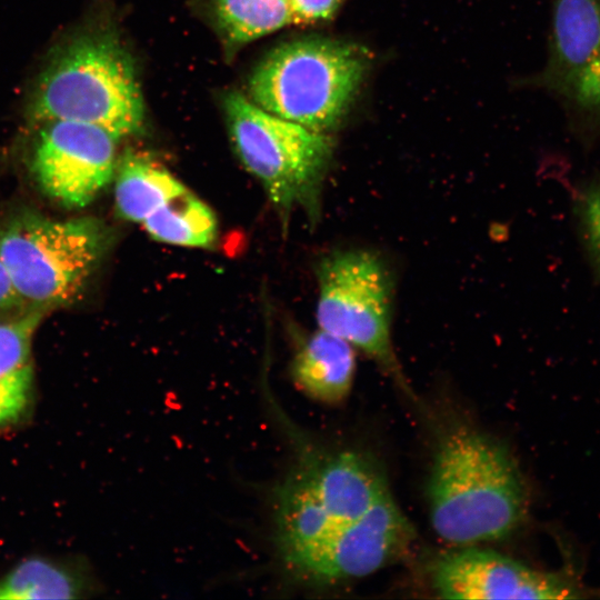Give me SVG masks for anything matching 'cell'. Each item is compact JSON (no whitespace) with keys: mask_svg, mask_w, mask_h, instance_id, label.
<instances>
[{"mask_svg":"<svg viewBox=\"0 0 600 600\" xmlns=\"http://www.w3.org/2000/svg\"><path fill=\"white\" fill-rule=\"evenodd\" d=\"M531 83L558 99L584 147L600 142V0H552L548 60Z\"/></svg>","mask_w":600,"mask_h":600,"instance_id":"obj_7","label":"cell"},{"mask_svg":"<svg viewBox=\"0 0 600 600\" xmlns=\"http://www.w3.org/2000/svg\"><path fill=\"white\" fill-rule=\"evenodd\" d=\"M427 497L436 533L463 547L509 536L528 509L524 480L510 450L463 426L440 440Z\"/></svg>","mask_w":600,"mask_h":600,"instance_id":"obj_1","label":"cell"},{"mask_svg":"<svg viewBox=\"0 0 600 600\" xmlns=\"http://www.w3.org/2000/svg\"><path fill=\"white\" fill-rule=\"evenodd\" d=\"M114 200L118 214L142 223L188 189L164 167L141 153L128 151L116 166Z\"/></svg>","mask_w":600,"mask_h":600,"instance_id":"obj_13","label":"cell"},{"mask_svg":"<svg viewBox=\"0 0 600 600\" xmlns=\"http://www.w3.org/2000/svg\"><path fill=\"white\" fill-rule=\"evenodd\" d=\"M21 303L22 300L14 291L8 272L0 260V311Z\"/></svg>","mask_w":600,"mask_h":600,"instance_id":"obj_21","label":"cell"},{"mask_svg":"<svg viewBox=\"0 0 600 600\" xmlns=\"http://www.w3.org/2000/svg\"><path fill=\"white\" fill-rule=\"evenodd\" d=\"M142 224L156 241L182 247L210 248L218 232L213 211L188 190L149 216Z\"/></svg>","mask_w":600,"mask_h":600,"instance_id":"obj_14","label":"cell"},{"mask_svg":"<svg viewBox=\"0 0 600 600\" xmlns=\"http://www.w3.org/2000/svg\"><path fill=\"white\" fill-rule=\"evenodd\" d=\"M30 111L41 122L71 120L100 127L116 139L142 129L144 107L132 60L107 32L66 41L40 73Z\"/></svg>","mask_w":600,"mask_h":600,"instance_id":"obj_2","label":"cell"},{"mask_svg":"<svg viewBox=\"0 0 600 600\" xmlns=\"http://www.w3.org/2000/svg\"><path fill=\"white\" fill-rule=\"evenodd\" d=\"M368 68L366 50L354 43L303 38L270 51L252 72L249 91L262 109L328 133L346 117Z\"/></svg>","mask_w":600,"mask_h":600,"instance_id":"obj_3","label":"cell"},{"mask_svg":"<svg viewBox=\"0 0 600 600\" xmlns=\"http://www.w3.org/2000/svg\"><path fill=\"white\" fill-rule=\"evenodd\" d=\"M356 349L343 339L319 329L294 354V382L313 399L337 403L350 392L356 373Z\"/></svg>","mask_w":600,"mask_h":600,"instance_id":"obj_12","label":"cell"},{"mask_svg":"<svg viewBox=\"0 0 600 600\" xmlns=\"http://www.w3.org/2000/svg\"><path fill=\"white\" fill-rule=\"evenodd\" d=\"M292 473L333 524L353 520L391 493L382 468L364 453H302Z\"/></svg>","mask_w":600,"mask_h":600,"instance_id":"obj_11","label":"cell"},{"mask_svg":"<svg viewBox=\"0 0 600 600\" xmlns=\"http://www.w3.org/2000/svg\"><path fill=\"white\" fill-rule=\"evenodd\" d=\"M342 0H288L290 23L306 24L330 19Z\"/></svg>","mask_w":600,"mask_h":600,"instance_id":"obj_20","label":"cell"},{"mask_svg":"<svg viewBox=\"0 0 600 600\" xmlns=\"http://www.w3.org/2000/svg\"><path fill=\"white\" fill-rule=\"evenodd\" d=\"M432 584L443 599H574L584 597L577 582L539 571L493 550L464 546L441 556Z\"/></svg>","mask_w":600,"mask_h":600,"instance_id":"obj_10","label":"cell"},{"mask_svg":"<svg viewBox=\"0 0 600 600\" xmlns=\"http://www.w3.org/2000/svg\"><path fill=\"white\" fill-rule=\"evenodd\" d=\"M110 238L93 218L60 221L24 212L0 230V260L22 302L67 304L86 287Z\"/></svg>","mask_w":600,"mask_h":600,"instance_id":"obj_5","label":"cell"},{"mask_svg":"<svg viewBox=\"0 0 600 600\" xmlns=\"http://www.w3.org/2000/svg\"><path fill=\"white\" fill-rule=\"evenodd\" d=\"M116 139L104 129L71 120L44 122L32 159L40 188L61 204H89L116 171Z\"/></svg>","mask_w":600,"mask_h":600,"instance_id":"obj_9","label":"cell"},{"mask_svg":"<svg viewBox=\"0 0 600 600\" xmlns=\"http://www.w3.org/2000/svg\"><path fill=\"white\" fill-rule=\"evenodd\" d=\"M31 389V366L0 379V426L14 422L21 417L29 404Z\"/></svg>","mask_w":600,"mask_h":600,"instance_id":"obj_19","label":"cell"},{"mask_svg":"<svg viewBox=\"0 0 600 600\" xmlns=\"http://www.w3.org/2000/svg\"><path fill=\"white\" fill-rule=\"evenodd\" d=\"M414 537L413 527L390 493L361 517L329 528L281 559L302 580L331 583L380 570L401 556Z\"/></svg>","mask_w":600,"mask_h":600,"instance_id":"obj_8","label":"cell"},{"mask_svg":"<svg viewBox=\"0 0 600 600\" xmlns=\"http://www.w3.org/2000/svg\"><path fill=\"white\" fill-rule=\"evenodd\" d=\"M41 312L0 323V379L30 367L31 343Z\"/></svg>","mask_w":600,"mask_h":600,"instance_id":"obj_17","label":"cell"},{"mask_svg":"<svg viewBox=\"0 0 600 600\" xmlns=\"http://www.w3.org/2000/svg\"><path fill=\"white\" fill-rule=\"evenodd\" d=\"M217 21L231 44H242L290 24L288 0H216Z\"/></svg>","mask_w":600,"mask_h":600,"instance_id":"obj_16","label":"cell"},{"mask_svg":"<svg viewBox=\"0 0 600 600\" xmlns=\"http://www.w3.org/2000/svg\"><path fill=\"white\" fill-rule=\"evenodd\" d=\"M223 102L233 149L277 209L287 216L300 207L316 220L333 153L329 134L278 117L236 91Z\"/></svg>","mask_w":600,"mask_h":600,"instance_id":"obj_4","label":"cell"},{"mask_svg":"<svg viewBox=\"0 0 600 600\" xmlns=\"http://www.w3.org/2000/svg\"><path fill=\"white\" fill-rule=\"evenodd\" d=\"M574 212L588 259L600 280V174L580 189Z\"/></svg>","mask_w":600,"mask_h":600,"instance_id":"obj_18","label":"cell"},{"mask_svg":"<svg viewBox=\"0 0 600 600\" xmlns=\"http://www.w3.org/2000/svg\"><path fill=\"white\" fill-rule=\"evenodd\" d=\"M319 329L364 352L406 388L392 342L394 283L381 256L367 249H338L316 268Z\"/></svg>","mask_w":600,"mask_h":600,"instance_id":"obj_6","label":"cell"},{"mask_svg":"<svg viewBox=\"0 0 600 600\" xmlns=\"http://www.w3.org/2000/svg\"><path fill=\"white\" fill-rule=\"evenodd\" d=\"M84 590L78 572L42 557L24 559L0 578V600L76 599Z\"/></svg>","mask_w":600,"mask_h":600,"instance_id":"obj_15","label":"cell"}]
</instances>
